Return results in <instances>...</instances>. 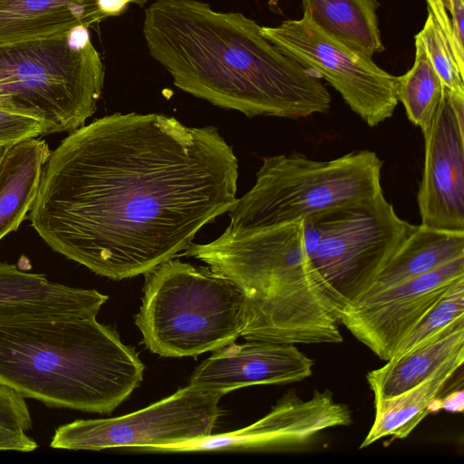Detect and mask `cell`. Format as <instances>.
Masks as SVG:
<instances>
[{
    "label": "cell",
    "instance_id": "cell-3",
    "mask_svg": "<svg viewBox=\"0 0 464 464\" xmlns=\"http://www.w3.org/2000/svg\"><path fill=\"white\" fill-rule=\"evenodd\" d=\"M144 365L96 316L0 323V385L52 408L110 414Z\"/></svg>",
    "mask_w": 464,
    "mask_h": 464
},
{
    "label": "cell",
    "instance_id": "cell-28",
    "mask_svg": "<svg viewBox=\"0 0 464 464\" xmlns=\"http://www.w3.org/2000/svg\"><path fill=\"white\" fill-rule=\"evenodd\" d=\"M448 9L456 39L464 46V0H448Z\"/></svg>",
    "mask_w": 464,
    "mask_h": 464
},
{
    "label": "cell",
    "instance_id": "cell-2",
    "mask_svg": "<svg viewBox=\"0 0 464 464\" xmlns=\"http://www.w3.org/2000/svg\"><path fill=\"white\" fill-rule=\"evenodd\" d=\"M242 13L201 0H156L142 34L179 89L248 117L325 113L331 95L314 71L282 53Z\"/></svg>",
    "mask_w": 464,
    "mask_h": 464
},
{
    "label": "cell",
    "instance_id": "cell-19",
    "mask_svg": "<svg viewBox=\"0 0 464 464\" xmlns=\"http://www.w3.org/2000/svg\"><path fill=\"white\" fill-rule=\"evenodd\" d=\"M460 256H464V231L416 226L365 293L402 284Z\"/></svg>",
    "mask_w": 464,
    "mask_h": 464
},
{
    "label": "cell",
    "instance_id": "cell-18",
    "mask_svg": "<svg viewBox=\"0 0 464 464\" xmlns=\"http://www.w3.org/2000/svg\"><path fill=\"white\" fill-rule=\"evenodd\" d=\"M464 362V351L455 354L428 379L413 388L386 399H374V420L360 449L392 436L404 439L430 413V402L442 392Z\"/></svg>",
    "mask_w": 464,
    "mask_h": 464
},
{
    "label": "cell",
    "instance_id": "cell-23",
    "mask_svg": "<svg viewBox=\"0 0 464 464\" xmlns=\"http://www.w3.org/2000/svg\"><path fill=\"white\" fill-rule=\"evenodd\" d=\"M415 38L421 43L445 89L464 94V74L459 71L448 44L430 14Z\"/></svg>",
    "mask_w": 464,
    "mask_h": 464
},
{
    "label": "cell",
    "instance_id": "cell-17",
    "mask_svg": "<svg viewBox=\"0 0 464 464\" xmlns=\"http://www.w3.org/2000/svg\"><path fill=\"white\" fill-rule=\"evenodd\" d=\"M464 351V318L459 319L404 355L386 361L366 375L374 399L401 394L428 379L442 364Z\"/></svg>",
    "mask_w": 464,
    "mask_h": 464
},
{
    "label": "cell",
    "instance_id": "cell-10",
    "mask_svg": "<svg viewBox=\"0 0 464 464\" xmlns=\"http://www.w3.org/2000/svg\"><path fill=\"white\" fill-rule=\"evenodd\" d=\"M461 277L464 256L402 284L363 294L340 312L339 324L380 359L388 361L405 335Z\"/></svg>",
    "mask_w": 464,
    "mask_h": 464
},
{
    "label": "cell",
    "instance_id": "cell-12",
    "mask_svg": "<svg viewBox=\"0 0 464 464\" xmlns=\"http://www.w3.org/2000/svg\"><path fill=\"white\" fill-rule=\"evenodd\" d=\"M424 137V167L417 195L421 224L464 231V130L446 96Z\"/></svg>",
    "mask_w": 464,
    "mask_h": 464
},
{
    "label": "cell",
    "instance_id": "cell-20",
    "mask_svg": "<svg viewBox=\"0 0 464 464\" xmlns=\"http://www.w3.org/2000/svg\"><path fill=\"white\" fill-rule=\"evenodd\" d=\"M303 14L346 46L372 57L382 41L378 0H301Z\"/></svg>",
    "mask_w": 464,
    "mask_h": 464
},
{
    "label": "cell",
    "instance_id": "cell-14",
    "mask_svg": "<svg viewBox=\"0 0 464 464\" xmlns=\"http://www.w3.org/2000/svg\"><path fill=\"white\" fill-rule=\"evenodd\" d=\"M108 295L0 262V323L96 316Z\"/></svg>",
    "mask_w": 464,
    "mask_h": 464
},
{
    "label": "cell",
    "instance_id": "cell-22",
    "mask_svg": "<svg viewBox=\"0 0 464 464\" xmlns=\"http://www.w3.org/2000/svg\"><path fill=\"white\" fill-rule=\"evenodd\" d=\"M461 318H464V277L454 282L412 327L401 341L392 358L404 355L420 346Z\"/></svg>",
    "mask_w": 464,
    "mask_h": 464
},
{
    "label": "cell",
    "instance_id": "cell-11",
    "mask_svg": "<svg viewBox=\"0 0 464 464\" xmlns=\"http://www.w3.org/2000/svg\"><path fill=\"white\" fill-rule=\"evenodd\" d=\"M353 421L350 408L334 399L329 391H315L302 400L288 391L262 419L238 430L209 435L200 440L170 447L167 451L220 450H284L302 448L322 431Z\"/></svg>",
    "mask_w": 464,
    "mask_h": 464
},
{
    "label": "cell",
    "instance_id": "cell-13",
    "mask_svg": "<svg viewBox=\"0 0 464 464\" xmlns=\"http://www.w3.org/2000/svg\"><path fill=\"white\" fill-rule=\"evenodd\" d=\"M246 341L213 351L195 369L189 383L225 395L246 386L296 382L313 374L314 361L294 343Z\"/></svg>",
    "mask_w": 464,
    "mask_h": 464
},
{
    "label": "cell",
    "instance_id": "cell-27",
    "mask_svg": "<svg viewBox=\"0 0 464 464\" xmlns=\"http://www.w3.org/2000/svg\"><path fill=\"white\" fill-rule=\"evenodd\" d=\"M464 408V392L462 387L455 390L452 392H448L441 395L440 393L430 404L429 412L438 411L441 409H444L448 411L451 412H459L463 411Z\"/></svg>",
    "mask_w": 464,
    "mask_h": 464
},
{
    "label": "cell",
    "instance_id": "cell-26",
    "mask_svg": "<svg viewBox=\"0 0 464 464\" xmlns=\"http://www.w3.org/2000/svg\"><path fill=\"white\" fill-rule=\"evenodd\" d=\"M37 448L35 440L25 430L0 427V451L31 452Z\"/></svg>",
    "mask_w": 464,
    "mask_h": 464
},
{
    "label": "cell",
    "instance_id": "cell-29",
    "mask_svg": "<svg viewBox=\"0 0 464 464\" xmlns=\"http://www.w3.org/2000/svg\"><path fill=\"white\" fill-rule=\"evenodd\" d=\"M13 145L0 144V167H1V164L5 157L6 153L8 152L9 149Z\"/></svg>",
    "mask_w": 464,
    "mask_h": 464
},
{
    "label": "cell",
    "instance_id": "cell-7",
    "mask_svg": "<svg viewBox=\"0 0 464 464\" xmlns=\"http://www.w3.org/2000/svg\"><path fill=\"white\" fill-rule=\"evenodd\" d=\"M382 166L369 150L330 160H314L300 153L266 157L254 186L228 211L229 225L269 227L374 197L382 191Z\"/></svg>",
    "mask_w": 464,
    "mask_h": 464
},
{
    "label": "cell",
    "instance_id": "cell-8",
    "mask_svg": "<svg viewBox=\"0 0 464 464\" xmlns=\"http://www.w3.org/2000/svg\"><path fill=\"white\" fill-rule=\"evenodd\" d=\"M223 394L190 384L150 406L111 419L76 420L54 430L50 447L69 450H164L212 434Z\"/></svg>",
    "mask_w": 464,
    "mask_h": 464
},
{
    "label": "cell",
    "instance_id": "cell-6",
    "mask_svg": "<svg viewBox=\"0 0 464 464\" xmlns=\"http://www.w3.org/2000/svg\"><path fill=\"white\" fill-rule=\"evenodd\" d=\"M135 324L151 353L197 357L241 334L246 301L239 286L209 266L169 259L145 274Z\"/></svg>",
    "mask_w": 464,
    "mask_h": 464
},
{
    "label": "cell",
    "instance_id": "cell-4",
    "mask_svg": "<svg viewBox=\"0 0 464 464\" xmlns=\"http://www.w3.org/2000/svg\"><path fill=\"white\" fill-rule=\"evenodd\" d=\"M200 259L245 294L246 317L240 336L246 340L343 342L334 294L285 227L231 234L207 247Z\"/></svg>",
    "mask_w": 464,
    "mask_h": 464
},
{
    "label": "cell",
    "instance_id": "cell-24",
    "mask_svg": "<svg viewBox=\"0 0 464 464\" xmlns=\"http://www.w3.org/2000/svg\"><path fill=\"white\" fill-rule=\"evenodd\" d=\"M43 136L44 127L35 117L0 108V144L13 145Z\"/></svg>",
    "mask_w": 464,
    "mask_h": 464
},
{
    "label": "cell",
    "instance_id": "cell-1",
    "mask_svg": "<svg viewBox=\"0 0 464 464\" xmlns=\"http://www.w3.org/2000/svg\"><path fill=\"white\" fill-rule=\"evenodd\" d=\"M238 161L215 127L114 113L51 150L27 218L54 252L113 280L186 250L237 201Z\"/></svg>",
    "mask_w": 464,
    "mask_h": 464
},
{
    "label": "cell",
    "instance_id": "cell-9",
    "mask_svg": "<svg viewBox=\"0 0 464 464\" xmlns=\"http://www.w3.org/2000/svg\"><path fill=\"white\" fill-rule=\"evenodd\" d=\"M260 31L282 53L324 78L370 127L393 115L399 102L398 76L328 34L306 15L261 26Z\"/></svg>",
    "mask_w": 464,
    "mask_h": 464
},
{
    "label": "cell",
    "instance_id": "cell-21",
    "mask_svg": "<svg viewBox=\"0 0 464 464\" xmlns=\"http://www.w3.org/2000/svg\"><path fill=\"white\" fill-rule=\"evenodd\" d=\"M415 51L412 67L398 76L397 98L408 120L425 134L430 130L444 100L445 87L417 38Z\"/></svg>",
    "mask_w": 464,
    "mask_h": 464
},
{
    "label": "cell",
    "instance_id": "cell-16",
    "mask_svg": "<svg viewBox=\"0 0 464 464\" xmlns=\"http://www.w3.org/2000/svg\"><path fill=\"white\" fill-rule=\"evenodd\" d=\"M50 153L42 137L21 140L6 153L0 167V241L27 218Z\"/></svg>",
    "mask_w": 464,
    "mask_h": 464
},
{
    "label": "cell",
    "instance_id": "cell-5",
    "mask_svg": "<svg viewBox=\"0 0 464 464\" xmlns=\"http://www.w3.org/2000/svg\"><path fill=\"white\" fill-rule=\"evenodd\" d=\"M103 82L104 66L85 25L0 43V108L35 117L44 136L84 125Z\"/></svg>",
    "mask_w": 464,
    "mask_h": 464
},
{
    "label": "cell",
    "instance_id": "cell-25",
    "mask_svg": "<svg viewBox=\"0 0 464 464\" xmlns=\"http://www.w3.org/2000/svg\"><path fill=\"white\" fill-rule=\"evenodd\" d=\"M425 1L428 14L431 15L442 37L448 44L459 71L464 74V46L460 45L456 39L448 9V0Z\"/></svg>",
    "mask_w": 464,
    "mask_h": 464
},
{
    "label": "cell",
    "instance_id": "cell-15",
    "mask_svg": "<svg viewBox=\"0 0 464 464\" xmlns=\"http://www.w3.org/2000/svg\"><path fill=\"white\" fill-rule=\"evenodd\" d=\"M149 0H0V43L88 28Z\"/></svg>",
    "mask_w": 464,
    "mask_h": 464
}]
</instances>
